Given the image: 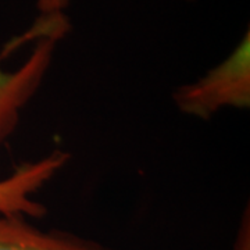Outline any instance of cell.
Masks as SVG:
<instances>
[{"instance_id":"obj_1","label":"cell","mask_w":250,"mask_h":250,"mask_svg":"<svg viewBox=\"0 0 250 250\" xmlns=\"http://www.w3.org/2000/svg\"><path fill=\"white\" fill-rule=\"evenodd\" d=\"M59 21L39 17L22 35L16 36L0 53V145L18 126L22 110L42 86L59 42L67 32H56ZM70 160L62 150L24 163L0 179V214L42 218L46 207L34 195L54 178Z\"/></svg>"},{"instance_id":"obj_2","label":"cell","mask_w":250,"mask_h":250,"mask_svg":"<svg viewBox=\"0 0 250 250\" xmlns=\"http://www.w3.org/2000/svg\"><path fill=\"white\" fill-rule=\"evenodd\" d=\"M172 100L182 114L202 120H210L224 108H249V29L223 62L199 80L179 86Z\"/></svg>"},{"instance_id":"obj_3","label":"cell","mask_w":250,"mask_h":250,"mask_svg":"<svg viewBox=\"0 0 250 250\" xmlns=\"http://www.w3.org/2000/svg\"><path fill=\"white\" fill-rule=\"evenodd\" d=\"M0 250H110L59 231H43L24 215L0 214Z\"/></svg>"},{"instance_id":"obj_4","label":"cell","mask_w":250,"mask_h":250,"mask_svg":"<svg viewBox=\"0 0 250 250\" xmlns=\"http://www.w3.org/2000/svg\"><path fill=\"white\" fill-rule=\"evenodd\" d=\"M233 250H250V211L249 207L242 214L241 224L236 232Z\"/></svg>"},{"instance_id":"obj_5","label":"cell","mask_w":250,"mask_h":250,"mask_svg":"<svg viewBox=\"0 0 250 250\" xmlns=\"http://www.w3.org/2000/svg\"><path fill=\"white\" fill-rule=\"evenodd\" d=\"M70 6V0H36V7L39 16L50 17L65 14V10Z\"/></svg>"},{"instance_id":"obj_6","label":"cell","mask_w":250,"mask_h":250,"mask_svg":"<svg viewBox=\"0 0 250 250\" xmlns=\"http://www.w3.org/2000/svg\"><path fill=\"white\" fill-rule=\"evenodd\" d=\"M184 1H193V0H184Z\"/></svg>"}]
</instances>
